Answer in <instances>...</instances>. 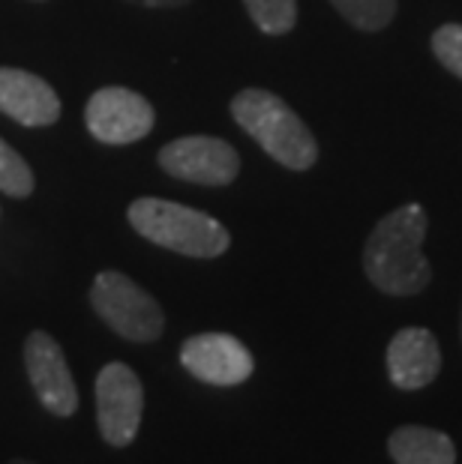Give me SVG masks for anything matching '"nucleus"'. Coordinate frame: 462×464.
<instances>
[{
  "label": "nucleus",
  "instance_id": "obj_9",
  "mask_svg": "<svg viewBox=\"0 0 462 464\" xmlns=\"http://www.w3.org/2000/svg\"><path fill=\"white\" fill-rule=\"evenodd\" d=\"M181 365L211 387H238L250 381L255 360L247 344L229 333H199L181 344Z\"/></svg>",
  "mask_w": 462,
  "mask_h": 464
},
{
  "label": "nucleus",
  "instance_id": "obj_4",
  "mask_svg": "<svg viewBox=\"0 0 462 464\" xmlns=\"http://www.w3.org/2000/svg\"><path fill=\"white\" fill-rule=\"evenodd\" d=\"M93 312L126 342H156L165 330V312L142 285L117 270H103L91 285Z\"/></svg>",
  "mask_w": 462,
  "mask_h": 464
},
{
  "label": "nucleus",
  "instance_id": "obj_10",
  "mask_svg": "<svg viewBox=\"0 0 462 464\" xmlns=\"http://www.w3.org/2000/svg\"><path fill=\"white\" fill-rule=\"evenodd\" d=\"M388 378L397 390L415 392L429 387L441 372V348L436 335L424 327L399 330L388 344L385 353Z\"/></svg>",
  "mask_w": 462,
  "mask_h": 464
},
{
  "label": "nucleus",
  "instance_id": "obj_17",
  "mask_svg": "<svg viewBox=\"0 0 462 464\" xmlns=\"http://www.w3.org/2000/svg\"><path fill=\"white\" fill-rule=\"evenodd\" d=\"M126 4H139V6H153V9H169V6H183L190 0H126Z\"/></svg>",
  "mask_w": 462,
  "mask_h": 464
},
{
  "label": "nucleus",
  "instance_id": "obj_16",
  "mask_svg": "<svg viewBox=\"0 0 462 464\" xmlns=\"http://www.w3.org/2000/svg\"><path fill=\"white\" fill-rule=\"evenodd\" d=\"M432 54L447 72L462 78V24H441L432 34Z\"/></svg>",
  "mask_w": 462,
  "mask_h": 464
},
{
  "label": "nucleus",
  "instance_id": "obj_2",
  "mask_svg": "<svg viewBox=\"0 0 462 464\" xmlns=\"http://www.w3.org/2000/svg\"><path fill=\"white\" fill-rule=\"evenodd\" d=\"M231 117L270 160H277L289 171H310L316 165V135L282 96L261 87H247L231 100Z\"/></svg>",
  "mask_w": 462,
  "mask_h": 464
},
{
  "label": "nucleus",
  "instance_id": "obj_14",
  "mask_svg": "<svg viewBox=\"0 0 462 464\" xmlns=\"http://www.w3.org/2000/svg\"><path fill=\"white\" fill-rule=\"evenodd\" d=\"M250 18L261 34L282 36L298 22V0H243Z\"/></svg>",
  "mask_w": 462,
  "mask_h": 464
},
{
  "label": "nucleus",
  "instance_id": "obj_5",
  "mask_svg": "<svg viewBox=\"0 0 462 464\" xmlns=\"http://www.w3.org/2000/svg\"><path fill=\"white\" fill-rule=\"evenodd\" d=\"M144 387L126 362H108L96 374V422L108 447H130L142 429Z\"/></svg>",
  "mask_w": 462,
  "mask_h": 464
},
{
  "label": "nucleus",
  "instance_id": "obj_12",
  "mask_svg": "<svg viewBox=\"0 0 462 464\" xmlns=\"http://www.w3.org/2000/svg\"><path fill=\"white\" fill-rule=\"evenodd\" d=\"M388 452L397 464H457V447L450 434L427 426L393 429Z\"/></svg>",
  "mask_w": 462,
  "mask_h": 464
},
{
  "label": "nucleus",
  "instance_id": "obj_18",
  "mask_svg": "<svg viewBox=\"0 0 462 464\" xmlns=\"http://www.w3.org/2000/svg\"><path fill=\"white\" fill-rule=\"evenodd\" d=\"M9 464H34V461H27V459H13Z\"/></svg>",
  "mask_w": 462,
  "mask_h": 464
},
{
  "label": "nucleus",
  "instance_id": "obj_8",
  "mask_svg": "<svg viewBox=\"0 0 462 464\" xmlns=\"http://www.w3.org/2000/svg\"><path fill=\"white\" fill-rule=\"evenodd\" d=\"M25 369L39 404L54 417H73L78 411V390L64 348L54 335L34 330L25 339Z\"/></svg>",
  "mask_w": 462,
  "mask_h": 464
},
{
  "label": "nucleus",
  "instance_id": "obj_7",
  "mask_svg": "<svg viewBox=\"0 0 462 464\" xmlns=\"http://www.w3.org/2000/svg\"><path fill=\"white\" fill-rule=\"evenodd\" d=\"M153 105L126 87H100L84 108V123L96 141L133 144L153 130Z\"/></svg>",
  "mask_w": 462,
  "mask_h": 464
},
{
  "label": "nucleus",
  "instance_id": "obj_13",
  "mask_svg": "<svg viewBox=\"0 0 462 464\" xmlns=\"http://www.w3.org/2000/svg\"><path fill=\"white\" fill-rule=\"evenodd\" d=\"M330 4L351 27L367 34L385 31L397 15V0H330Z\"/></svg>",
  "mask_w": 462,
  "mask_h": 464
},
{
  "label": "nucleus",
  "instance_id": "obj_6",
  "mask_svg": "<svg viewBox=\"0 0 462 464\" xmlns=\"http://www.w3.org/2000/svg\"><path fill=\"white\" fill-rule=\"evenodd\" d=\"M160 165L169 177L195 186H229L241 174L238 150L211 135L174 138L160 150Z\"/></svg>",
  "mask_w": 462,
  "mask_h": 464
},
{
  "label": "nucleus",
  "instance_id": "obj_19",
  "mask_svg": "<svg viewBox=\"0 0 462 464\" xmlns=\"http://www.w3.org/2000/svg\"><path fill=\"white\" fill-rule=\"evenodd\" d=\"M459 333H462V321H459Z\"/></svg>",
  "mask_w": 462,
  "mask_h": 464
},
{
  "label": "nucleus",
  "instance_id": "obj_15",
  "mask_svg": "<svg viewBox=\"0 0 462 464\" xmlns=\"http://www.w3.org/2000/svg\"><path fill=\"white\" fill-rule=\"evenodd\" d=\"M34 171L4 138H0V192L9 198H27L34 192Z\"/></svg>",
  "mask_w": 462,
  "mask_h": 464
},
{
  "label": "nucleus",
  "instance_id": "obj_11",
  "mask_svg": "<svg viewBox=\"0 0 462 464\" xmlns=\"http://www.w3.org/2000/svg\"><path fill=\"white\" fill-rule=\"evenodd\" d=\"M0 111L22 126H52L61 117V100L45 78L0 66Z\"/></svg>",
  "mask_w": 462,
  "mask_h": 464
},
{
  "label": "nucleus",
  "instance_id": "obj_3",
  "mask_svg": "<svg viewBox=\"0 0 462 464\" xmlns=\"http://www.w3.org/2000/svg\"><path fill=\"white\" fill-rule=\"evenodd\" d=\"M130 225L144 240L162 249H172L186 258H220L231 246V234L213 216L192 210V207L165 201V198H139L130 204Z\"/></svg>",
  "mask_w": 462,
  "mask_h": 464
},
{
  "label": "nucleus",
  "instance_id": "obj_1",
  "mask_svg": "<svg viewBox=\"0 0 462 464\" xmlns=\"http://www.w3.org/2000/svg\"><path fill=\"white\" fill-rule=\"evenodd\" d=\"M427 213L420 204L390 210L363 246V273L390 297H415L432 282V266L424 255Z\"/></svg>",
  "mask_w": 462,
  "mask_h": 464
}]
</instances>
